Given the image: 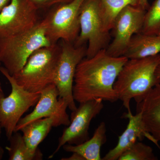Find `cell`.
Listing matches in <instances>:
<instances>
[{
    "mask_svg": "<svg viewBox=\"0 0 160 160\" xmlns=\"http://www.w3.org/2000/svg\"><path fill=\"white\" fill-rule=\"evenodd\" d=\"M128 59L114 57L106 49L90 58H84L78 65L73 86V98L79 103L101 99L113 103L117 95L113 86L120 71Z\"/></svg>",
    "mask_w": 160,
    "mask_h": 160,
    "instance_id": "obj_1",
    "label": "cell"
},
{
    "mask_svg": "<svg viewBox=\"0 0 160 160\" xmlns=\"http://www.w3.org/2000/svg\"><path fill=\"white\" fill-rule=\"evenodd\" d=\"M160 64V53L141 58L128 59L124 64L113 88L128 112H131V99L138 102L160 83V79L156 75Z\"/></svg>",
    "mask_w": 160,
    "mask_h": 160,
    "instance_id": "obj_2",
    "label": "cell"
},
{
    "mask_svg": "<svg viewBox=\"0 0 160 160\" xmlns=\"http://www.w3.org/2000/svg\"><path fill=\"white\" fill-rule=\"evenodd\" d=\"M52 44L46 37L42 20L27 31L9 37L0 38V62L11 76L23 68L36 50Z\"/></svg>",
    "mask_w": 160,
    "mask_h": 160,
    "instance_id": "obj_3",
    "label": "cell"
},
{
    "mask_svg": "<svg viewBox=\"0 0 160 160\" xmlns=\"http://www.w3.org/2000/svg\"><path fill=\"white\" fill-rule=\"evenodd\" d=\"M61 50L58 43L37 49L29 57L23 68L12 76L27 91L41 92L54 82Z\"/></svg>",
    "mask_w": 160,
    "mask_h": 160,
    "instance_id": "obj_4",
    "label": "cell"
},
{
    "mask_svg": "<svg viewBox=\"0 0 160 160\" xmlns=\"http://www.w3.org/2000/svg\"><path fill=\"white\" fill-rule=\"evenodd\" d=\"M0 72L8 80L12 88L11 93L7 97L3 91H0V123L9 139L23 114L36 105L41 92H30L24 89L4 67H0Z\"/></svg>",
    "mask_w": 160,
    "mask_h": 160,
    "instance_id": "obj_5",
    "label": "cell"
},
{
    "mask_svg": "<svg viewBox=\"0 0 160 160\" xmlns=\"http://www.w3.org/2000/svg\"><path fill=\"white\" fill-rule=\"evenodd\" d=\"M84 0H72L52 7L42 20L51 44L59 40L74 44L80 31V8Z\"/></svg>",
    "mask_w": 160,
    "mask_h": 160,
    "instance_id": "obj_6",
    "label": "cell"
},
{
    "mask_svg": "<svg viewBox=\"0 0 160 160\" xmlns=\"http://www.w3.org/2000/svg\"><path fill=\"white\" fill-rule=\"evenodd\" d=\"M80 31L74 43L76 46L88 44L86 58L106 49L111 41L110 32L103 28L99 0H84L80 8Z\"/></svg>",
    "mask_w": 160,
    "mask_h": 160,
    "instance_id": "obj_7",
    "label": "cell"
},
{
    "mask_svg": "<svg viewBox=\"0 0 160 160\" xmlns=\"http://www.w3.org/2000/svg\"><path fill=\"white\" fill-rule=\"evenodd\" d=\"M61 53L56 70L54 82L62 98L72 111L77 108L73 96V86L77 67L86 57V45L76 46L73 43L61 41Z\"/></svg>",
    "mask_w": 160,
    "mask_h": 160,
    "instance_id": "obj_8",
    "label": "cell"
},
{
    "mask_svg": "<svg viewBox=\"0 0 160 160\" xmlns=\"http://www.w3.org/2000/svg\"><path fill=\"white\" fill-rule=\"evenodd\" d=\"M146 11L139 6L129 5L119 13L111 30L113 39L106 49L108 54L124 56L133 36L141 32Z\"/></svg>",
    "mask_w": 160,
    "mask_h": 160,
    "instance_id": "obj_9",
    "label": "cell"
},
{
    "mask_svg": "<svg viewBox=\"0 0 160 160\" xmlns=\"http://www.w3.org/2000/svg\"><path fill=\"white\" fill-rule=\"evenodd\" d=\"M103 107V100L101 99L80 103L78 107L72 111L70 124L64 129L56 149L50 158L53 157L65 144L79 145L89 140L92 120L99 114Z\"/></svg>",
    "mask_w": 160,
    "mask_h": 160,
    "instance_id": "obj_10",
    "label": "cell"
},
{
    "mask_svg": "<svg viewBox=\"0 0 160 160\" xmlns=\"http://www.w3.org/2000/svg\"><path fill=\"white\" fill-rule=\"evenodd\" d=\"M38 11L29 0H10L0 12V38L9 37L34 27L39 22Z\"/></svg>",
    "mask_w": 160,
    "mask_h": 160,
    "instance_id": "obj_11",
    "label": "cell"
},
{
    "mask_svg": "<svg viewBox=\"0 0 160 160\" xmlns=\"http://www.w3.org/2000/svg\"><path fill=\"white\" fill-rule=\"evenodd\" d=\"M40 92L39 99L34 110L21 118L15 132L19 131L27 124L43 118H57L61 126H67L70 124V118L66 112L68 104L62 98H59L58 91L54 83L48 85Z\"/></svg>",
    "mask_w": 160,
    "mask_h": 160,
    "instance_id": "obj_12",
    "label": "cell"
},
{
    "mask_svg": "<svg viewBox=\"0 0 160 160\" xmlns=\"http://www.w3.org/2000/svg\"><path fill=\"white\" fill-rule=\"evenodd\" d=\"M122 118L128 119L129 123L124 132L118 137L117 145L108 152L103 160H117L124 152L138 142L147 138L158 147V143L146 130L140 112L133 115L130 112L123 113Z\"/></svg>",
    "mask_w": 160,
    "mask_h": 160,
    "instance_id": "obj_13",
    "label": "cell"
},
{
    "mask_svg": "<svg viewBox=\"0 0 160 160\" xmlns=\"http://www.w3.org/2000/svg\"><path fill=\"white\" fill-rule=\"evenodd\" d=\"M137 103L136 112L142 115L147 131L160 142V83Z\"/></svg>",
    "mask_w": 160,
    "mask_h": 160,
    "instance_id": "obj_14",
    "label": "cell"
},
{
    "mask_svg": "<svg viewBox=\"0 0 160 160\" xmlns=\"http://www.w3.org/2000/svg\"><path fill=\"white\" fill-rule=\"evenodd\" d=\"M61 126L57 118H43L33 121L21 128L23 137L30 152L35 153L38 146L49 134L52 128Z\"/></svg>",
    "mask_w": 160,
    "mask_h": 160,
    "instance_id": "obj_15",
    "label": "cell"
},
{
    "mask_svg": "<svg viewBox=\"0 0 160 160\" xmlns=\"http://www.w3.org/2000/svg\"><path fill=\"white\" fill-rule=\"evenodd\" d=\"M106 125L102 122L95 130L93 136L78 145L65 144L63 149L67 152H76L85 160H102L101 149L107 142Z\"/></svg>",
    "mask_w": 160,
    "mask_h": 160,
    "instance_id": "obj_16",
    "label": "cell"
},
{
    "mask_svg": "<svg viewBox=\"0 0 160 160\" xmlns=\"http://www.w3.org/2000/svg\"><path fill=\"white\" fill-rule=\"evenodd\" d=\"M160 53V36L137 33L134 35L124 56L128 59L141 58Z\"/></svg>",
    "mask_w": 160,
    "mask_h": 160,
    "instance_id": "obj_17",
    "label": "cell"
},
{
    "mask_svg": "<svg viewBox=\"0 0 160 160\" xmlns=\"http://www.w3.org/2000/svg\"><path fill=\"white\" fill-rule=\"evenodd\" d=\"M103 28L110 32L119 13L126 6H138L139 0H99Z\"/></svg>",
    "mask_w": 160,
    "mask_h": 160,
    "instance_id": "obj_18",
    "label": "cell"
},
{
    "mask_svg": "<svg viewBox=\"0 0 160 160\" xmlns=\"http://www.w3.org/2000/svg\"><path fill=\"white\" fill-rule=\"evenodd\" d=\"M10 145L6 147L9 152V160H41L43 154L40 149L35 153H32L26 145L22 135L16 132L8 139Z\"/></svg>",
    "mask_w": 160,
    "mask_h": 160,
    "instance_id": "obj_19",
    "label": "cell"
},
{
    "mask_svg": "<svg viewBox=\"0 0 160 160\" xmlns=\"http://www.w3.org/2000/svg\"><path fill=\"white\" fill-rule=\"evenodd\" d=\"M160 32V0H155L146 10L140 33L155 35Z\"/></svg>",
    "mask_w": 160,
    "mask_h": 160,
    "instance_id": "obj_20",
    "label": "cell"
},
{
    "mask_svg": "<svg viewBox=\"0 0 160 160\" xmlns=\"http://www.w3.org/2000/svg\"><path fill=\"white\" fill-rule=\"evenodd\" d=\"M152 148L142 142H137L120 156L118 160H157Z\"/></svg>",
    "mask_w": 160,
    "mask_h": 160,
    "instance_id": "obj_21",
    "label": "cell"
},
{
    "mask_svg": "<svg viewBox=\"0 0 160 160\" xmlns=\"http://www.w3.org/2000/svg\"><path fill=\"white\" fill-rule=\"evenodd\" d=\"M38 10L51 8L56 5L69 2L72 0H29Z\"/></svg>",
    "mask_w": 160,
    "mask_h": 160,
    "instance_id": "obj_22",
    "label": "cell"
},
{
    "mask_svg": "<svg viewBox=\"0 0 160 160\" xmlns=\"http://www.w3.org/2000/svg\"><path fill=\"white\" fill-rule=\"evenodd\" d=\"M63 160H85L84 158L76 152H72V154L69 157L62 158Z\"/></svg>",
    "mask_w": 160,
    "mask_h": 160,
    "instance_id": "obj_23",
    "label": "cell"
},
{
    "mask_svg": "<svg viewBox=\"0 0 160 160\" xmlns=\"http://www.w3.org/2000/svg\"><path fill=\"white\" fill-rule=\"evenodd\" d=\"M138 6L142 9L147 10L149 7L148 0H139Z\"/></svg>",
    "mask_w": 160,
    "mask_h": 160,
    "instance_id": "obj_24",
    "label": "cell"
},
{
    "mask_svg": "<svg viewBox=\"0 0 160 160\" xmlns=\"http://www.w3.org/2000/svg\"><path fill=\"white\" fill-rule=\"evenodd\" d=\"M10 1V0H0V12L5 6L9 4Z\"/></svg>",
    "mask_w": 160,
    "mask_h": 160,
    "instance_id": "obj_25",
    "label": "cell"
},
{
    "mask_svg": "<svg viewBox=\"0 0 160 160\" xmlns=\"http://www.w3.org/2000/svg\"><path fill=\"white\" fill-rule=\"evenodd\" d=\"M156 76L159 79H160V64L158 66L157 69H156Z\"/></svg>",
    "mask_w": 160,
    "mask_h": 160,
    "instance_id": "obj_26",
    "label": "cell"
},
{
    "mask_svg": "<svg viewBox=\"0 0 160 160\" xmlns=\"http://www.w3.org/2000/svg\"><path fill=\"white\" fill-rule=\"evenodd\" d=\"M4 150L1 146H0V160L2 158L3 155H4Z\"/></svg>",
    "mask_w": 160,
    "mask_h": 160,
    "instance_id": "obj_27",
    "label": "cell"
},
{
    "mask_svg": "<svg viewBox=\"0 0 160 160\" xmlns=\"http://www.w3.org/2000/svg\"><path fill=\"white\" fill-rule=\"evenodd\" d=\"M2 125H1V123H0V138H1V133H2Z\"/></svg>",
    "mask_w": 160,
    "mask_h": 160,
    "instance_id": "obj_28",
    "label": "cell"
},
{
    "mask_svg": "<svg viewBox=\"0 0 160 160\" xmlns=\"http://www.w3.org/2000/svg\"><path fill=\"white\" fill-rule=\"evenodd\" d=\"M1 65H2V63H1V62H0V67H1ZM0 91H3L2 86H1V83H0Z\"/></svg>",
    "mask_w": 160,
    "mask_h": 160,
    "instance_id": "obj_29",
    "label": "cell"
},
{
    "mask_svg": "<svg viewBox=\"0 0 160 160\" xmlns=\"http://www.w3.org/2000/svg\"><path fill=\"white\" fill-rule=\"evenodd\" d=\"M158 35L160 36V32L159 33V34H158Z\"/></svg>",
    "mask_w": 160,
    "mask_h": 160,
    "instance_id": "obj_30",
    "label": "cell"
}]
</instances>
